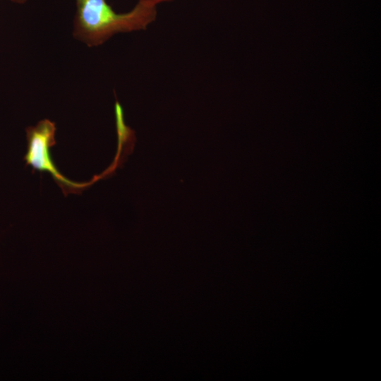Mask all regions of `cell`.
Instances as JSON below:
<instances>
[{"label": "cell", "instance_id": "7a4b0ae2", "mask_svg": "<svg viewBox=\"0 0 381 381\" xmlns=\"http://www.w3.org/2000/svg\"><path fill=\"white\" fill-rule=\"evenodd\" d=\"M56 125L49 119H44L35 126L25 129L28 152L24 159L28 165L40 171H49L64 191L83 188L81 184L70 181L62 176L55 167L49 153V148L56 145Z\"/></svg>", "mask_w": 381, "mask_h": 381}, {"label": "cell", "instance_id": "6da1fadb", "mask_svg": "<svg viewBox=\"0 0 381 381\" xmlns=\"http://www.w3.org/2000/svg\"><path fill=\"white\" fill-rule=\"evenodd\" d=\"M73 36L89 47L99 46L115 34L145 30L155 20L156 6L138 1L129 12L118 13L107 0H75Z\"/></svg>", "mask_w": 381, "mask_h": 381}, {"label": "cell", "instance_id": "277c9868", "mask_svg": "<svg viewBox=\"0 0 381 381\" xmlns=\"http://www.w3.org/2000/svg\"><path fill=\"white\" fill-rule=\"evenodd\" d=\"M11 1L18 4H23L28 1V0H10Z\"/></svg>", "mask_w": 381, "mask_h": 381}, {"label": "cell", "instance_id": "3957f363", "mask_svg": "<svg viewBox=\"0 0 381 381\" xmlns=\"http://www.w3.org/2000/svg\"><path fill=\"white\" fill-rule=\"evenodd\" d=\"M139 1L156 6V5L160 2L167 1H171V0H139Z\"/></svg>", "mask_w": 381, "mask_h": 381}]
</instances>
